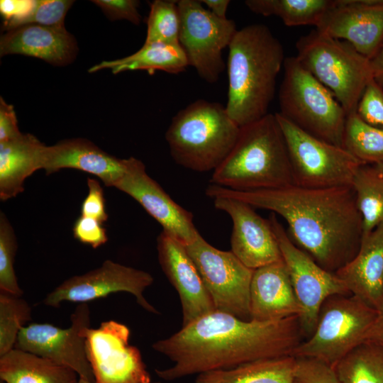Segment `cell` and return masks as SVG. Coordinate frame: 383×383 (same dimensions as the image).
Masks as SVG:
<instances>
[{
  "mask_svg": "<svg viewBox=\"0 0 383 383\" xmlns=\"http://www.w3.org/2000/svg\"><path fill=\"white\" fill-rule=\"evenodd\" d=\"M216 16L226 18V12L231 3L229 0H201Z\"/></svg>",
  "mask_w": 383,
  "mask_h": 383,
  "instance_id": "obj_43",
  "label": "cell"
},
{
  "mask_svg": "<svg viewBox=\"0 0 383 383\" xmlns=\"http://www.w3.org/2000/svg\"><path fill=\"white\" fill-rule=\"evenodd\" d=\"M88 193L81 205V215L93 218L104 223L108 219L104 190L99 182L87 179Z\"/></svg>",
  "mask_w": 383,
  "mask_h": 383,
  "instance_id": "obj_40",
  "label": "cell"
},
{
  "mask_svg": "<svg viewBox=\"0 0 383 383\" xmlns=\"http://www.w3.org/2000/svg\"><path fill=\"white\" fill-rule=\"evenodd\" d=\"M377 317L376 309L353 294L331 296L321 307L313 333L292 356L313 358L334 367L367 341Z\"/></svg>",
  "mask_w": 383,
  "mask_h": 383,
  "instance_id": "obj_8",
  "label": "cell"
},
{
  "mask_svg": "<svg viewBox=\"0 0 383 383\" xmlns=\"http://www.w3.org/2000/svg\"><path fill=\"white\" fill-rule=\"evenodd\" d=\"M152 282V276L147 272L106 260L95 270L66 279L50 292L43 302L48 306L59 307L63 301L87 303L126 292L133 294L146 311L158 313L143 296L144 290Z\"/></svg>",
  "mask_w": 383,
  "mask_h": 383,
  "instance_id": "obj_15",
  "label": "cell"
},
{
  "mask_svg": "<svg viewBox=\"0 0 383 383\" xmlns=\"http://www.w3.org/2000/svg\"><path fill=\"white\" fill-rule=\"evenodd\" d=\"M144 43L179 44L177 1L155 0L150 4Z\"/></svg>",
  "mask_w": 383,
  "mask_h": 383,
  "instance_id": "obj_33",
  "label": "cell"
},
{
  "mask_svg": "<svg viewBox=\"0 0 383 383\" xmlns=\"http://www.w3.org/2000/svg\"><path fill=\"white\" fill-rule=\"evenodd\" d=\"M295 365L292 355L259 360L199 374L194 383H292Z\"/></svg>",
  "mask_w": 383,
  "mask_h": 383,
  "instance_id": "obj_27",
  "label": "cell"
},
{
  "mask_svg": "<svg viewBox=\"0 0 383 383\" xmlns=\"http://www.w3.org/2000/svg\"><path fill=\"white\" fill-rule=\"evenodd\" d=\"M371 165H372L375 168V170L383 177V162Z\"/></svg>",
  "mask_w": 383,
  "mask_h": 383,
  "instance_id": "obj_45",
  "label": "cell"
},
{
  "mask_svg": "<svg viewBox=\"0 0 383 383\" xmlns=\"http://www.w3.org/2000/svg\"><path fill=\"white\" fill-rule=\"evenodd\" d=\"M250 307L251 320L257 321L300 316L302 309L283 259L254 270Z\"/></svg>",
  "mask_w": 383,
  "mask_h": 383,
  "instance_id": "obj_21",
  "label": "cell"
},
{
  "mask_svg": "<svg viewBox=\"0 0 383 383\" xmlns=\"http://www.w3.org/2000/svg\"><path fill=\"white\" fill-rule=\"evenodd\" d=\"M343 147L364 165L383 162V128L364 122L355 113L348 116Z\"/></svg>",
  "mask_w": 383,
  "mask_h": 383,
  "instance_id": "obj_31",
  "label": "cell"
},
{
  "mask_svg": "<svg viewBox=\"0 0 383 383\" xmlns=\"http://www.w3.org/2000/svg\"><path fill=\"white\" fill-rule=\"evenodd\" d=\"M128 158L120 159L83 138L63 140L45 146L42 169L51 174L62 169H75L93 174L106 187H115L123 176Z\"/></svg>",
  "mask_w": 383,
  "mask_h": 383,
  "instance_id": "obj_20",
  "label": "cell"
},
{
  "mask_svg": "<svg viewBox=\"0 0 383 383\" xmlns=\"http://www.w3.org/2000/svg\"><path fill=\"white\" fill-rule=\"evenodd\" d=\"M22 133L19 131L13 106L0 99V143L14 140Z\"/></svg>",
  "mask_w": 383,
  "mask_h": 383,
  "instance_id": "obj_41",
  "label": "cell"
},
{
  "mask_svg": "<svg viewBox=\"0 0 383 383\" xmlns=\"http://www.w3.org/2000/svg\"><path fill=\"white\" fill-rule=\"evenodd\" d=\"M188 66L187 56L179 44L152 43H144L137 52L125 57L102 61L91 67L89 72L110 69L113 74L132 70L179 74Z\"/></svg>",
  "mask_w": 383,
  "mask_h": 383,
  "instance_id": "obj_26",
  "label": "cell"
},
{
  "mask_svg": "<svg viewBox=\"0 0 383 383\" xmlns=\"http://www.w3.org/2000/svg\"><path fill=\"white\" fill-rule=\"evenodd\" d=\"M240 131L225 106L201 99L172 117L165 139L176 163L196 172H213L233 149Z\"/></svg>",
  "mask_w": 383,
  "mask_h": 383,
  "instance_id": "obj_5",
  "label": "cell"
},
{
  "mask_svg": "<svg viewBox=\"0 0 383 383\" xmlns=\"http://www.w3.org/2000/svg\"><path fill=\"white\" fill-rule=\"evenodd\" d=\"M206 194L212 199H235L280 216L292 242L329 272L335 273L359 250L362 219L353 185L312 189L293 184L238 192L210 184Z\"/></svg>",
  "mask_w": 383,
  "mask_h": 383,
  "instance_id": "obj_1",
  "label": "cell"
},
{
  "mask_svg": "<svg viewBox=\"0 0 383 383\" xmlns=\"http://www.w3.org/2000/svg\"><path fill=\"white\" fill-rule=\"evenodd\" d=\"M216 209L232 219L231 252L252 270L282 260L279 246L270 223L242 201L228 198L213 199Z\"/></svg>",
  "mask_w": 383,
  "mask_h": 383,
  "instance_id": "obj_18",
  "label": "cell"
},
{
  "mask_svg": "<svg viewBox=\"0 0 383 383\" xmlns=\"http://www.w3.org/2000/svg\"><path fill=\"white\" fill-rule=\"evenodd\" d=\"M45 145L30 133L0 143V199L6 201L24 190V182L42 169Z\"/></svg>",
  "mask_w": 383,
  "mask_h": 383,
  "instance_id": "obj_24",
  "label": "cell"
},
{
  "mask_svg": "<svg viewBox=\"0 0 383 383\" xmlns=\"http://www.w3.org/2000/svg\"><path fill=\"white\" fill-rule=\"evenodd\" d=\"M377 310V317L367 341L383 347V301Z\"/></svg>",
  "mask_w": 383,
  "mask_h": 383,
  "instance_id": "obj_42",
  "label": "cell"
},
{
  "mask_svg": "<svg viewBox=\"0 0 383 383\" xmlns=\"http://www.w3.org/2000/svg\"><path fill=\"white\" fill-rule=\"evenodd\" d=\"M160 267L177 290L182 308V327L216 311L213 300L185 246L162 231L157 238Z\"/></svg>",
  "mask_w": 383,
  "mask_h": 383,
  "instance_id": "obj_19",
  "label": "cell"
},
{
  "mask_svg": "<svg viewBox=\"0 0 383 383\" xmlns=\"http://www.w3.org/2000/svg\"><path fill=\"white\" fill-rule=\"evenodd\" d=\"M77 52V42L65 27L28 24L7 30L0 40L1 56L23 55L55 66L71 63Z\"/></svg>",
  "mask_w": 383,
  "mask_h": 383,
  "instance_id": "obj_22",
  "label": "cell"
},
{
  "mask_svg": "<svg viewBox=\"0 0 383 383\" xmlns=\"http://www.w3.org/2000/svg\"><path fill=\"white\" fill-rule=\"evenodd\" d=\"M333 369L342 383H383V347L366 341Z\"/></svg>",
  "mask_w": 383,
  "mask_h": 383,
  "instance_id": "obj_30",
  "label": "cell"
},
{
  "mask_svg": "<svg viewBox=\"0 0 383 383\" xmlns=\"http://www.w3.org/2000/svg\"><path fill=\"white\" fill-rule=\"evenodd\" d=\"M268 220L302 309L299 317L302 335L308 338L316 328L323 302L333 295L351 294L335 273L323 269L292 242L275 213Z\"/></svg>",
  "mask_w": 383,
  "mask_h": 383,
  "instance_id": "obj_12",
  "label": "cell"
},
{
  "mask_svg": "<svg viewBox=\"0 0 383 383\" xmlns=\"http://www.w3.org/2000/svg\"><path fill=\"white\" fill-rule=\"evenodd\" d=\"M363 235L383 224V177L371 165H362L353 182Z\"/></svg>",
  "mask_w": 383,
  "mask_h": 383,
  "instance_id": "obj_29",
  "label": "cell"
},
{
  "mask_svg": "<svg viewBox=\"0 0 383 383\" xmlns=\"http://www.w3.org/2000/svg\"><path fill=\"white\" fill-rule=\"evenodd\" d=\"M292 383H342L335 370L326 363L308 357H296Z\"/></svg>",
  "mask_w": 383,
  "mask_h": 383,
  "instance_id": "obj_37",
  "label": "cell"
},
{
  "mask_svg": "<svg viewBox=\"0 0 383 383\" xmlns=\"http://www.w3.org/2000/svg\"><path fill=\"white\" fill-rule=\"evenodd\" d=\"M290 160L294 184L322 189L352 185L362 164L343 147L313 136L275 113Z\"/></svg>",
  "mask_w": 383,
  "mask_h": 383,
  "instance_id": "obj_9",
  "label": "cell"
},
{
  "mask_svg": "<svg viewBox=\"0 0 383 383\" xmlns=\"http://www.w3.org/2000/svg\"><path fill=\"white\" fill-rule=\"evenodd\" d=\"M213 300L216 311L250 321V289L254 270L231 251L210 245L199 233L185 246Z\"/></svg>",
  "mask_w": 383,
  "mask_h": 383,
  "instance_id": "obj_11",
  "label": "cell"
},
{
  "mask_svg": "<svg viewBox=\"0 0 383 383\" xmlns=\"http://www.w3.org/2000/svg\"><path fill=\"white\" fill-rule=\"evenodd\" d=\"M71 325L62 328L50 323H32L23 326L14 348L49 360L73 370L80 379L94 382L87 359L83 331L90 327L87 303L79 304L70 316Z\"/></svg>",
  "mask_w": 383,
  "mask_h": 383,
  "instance_id": "obj_13",
  "label": "cell"
},
{
  "mask_svg": "<svg viewBox=\"0 0 383 383\" xmlns=\"http://www.w3.org/2000/svg\"><path fill=\"white\" fill-rule=\"evenodd\" d=\"M17 247L13 228L5 214L1 212L0 291L21 296L23 291L18 285L14 270Z\"/></svg>",
  "mask_w": 383,
  "mask_h": 383,
  "instance_id": "obj_34",
  "label": "cell"
},
{
  "mask_svg": "<svg viewBox=\"0 0 383 383\" xmlns=\"http://www.w3.org/2000/svg\"><path fill=\"white\" fill-rule=\"evenodd\" d=\"M73 2L70 0H35L32 9L13 28L28 24L65 27L66 14Z\"/></svg>",
  "mask_w": 383,
  "mask_h": 383,
  "instance_id": "obj_35",
  "label": "cell"
},
{
  "mask_svg": "<svg viewBox=\"0 0 383 383\" xmlns=\"http://www.w3.org/2000/svg\"><path fill=\"white\" fill-rule=\"evenodd\" d=\"M295 56L301 66L328 88L347 115L358 102L373 77L370 60L349 43L316 28L299 38Z\"/></svg>",
  "mask_w": 383,
  "mask_h": 383,
  "instance_id": "obj_6",
  "label": "cell"
},
{
  "mask_svg": "<svg viewBox=\"0 0 383 383\" xmlns=\"http://www.w3.org/2000/svg\"><path fill=\"white\" fill-rule=\"evenodd\" d=\"M31 312L21 296L0 291V356L14 348L21 329L32 319Z\"/></svg>",
  "mask_w": 383,
  "mask_h": 383,
  "instance_id": "obj_32",
  "label": "cell"
},
{
  "mask_svg": "<svg viewBox=\"0 0 383 383\" xmlns=\"http://www.w3.org/2000/svg\"><path fill=\"white\" fill-rule=\"evenodd\" d=\"M315 28L370 60L383 45V0H335Z\"/></svg>",
  "mask_w": 383,
  "mask_h": 383,
  "instance_id": "obj_17",
  "label": "cell"
},
{
  "mask_svg": "<svg viewBox=\"0 0 383 383\" xmlns=\"http://www.w3.org/2000/svg\"><path fill=\"white\" fill-rule=\"evenodd\" d=\"M285 58L282 43L266 25L250 24L236 31L228 46L225 106L240 127L269 113Z\"/></svg>",
  "mask_w": 383,
  "mask_h": 383,
  "instance_id": "obj_3",
  "label": "cell"
},
{
  "mask_svg": "<svg viewBox=\"0 0 383 383\" xmlns=\"http://www.w3.org/2000/svg\"><path fill=\"white\" fill-rule=\"evenodd\" d=\"M78 383H94V382H91L79 378Z\"/></svg>",
  "mask_w": 383,
  "mask_h": 383,
  "instance_id": "obj_46",
  "label": "cell"
},
{
  "mask_svg": "<svg viewBox=\"0 0 383 383\" xmlns=\"http://www.w3.org/2000/svg\"><path fill=\"white\" fill-rule=\"evenodd\" d=\"M0 379L6 383H78L72 369L13 348L0 356Z\"/></svg>",
  "mask_w": 383,
  "mask_h": 383,
  "instance_id": "obj_25",
  "label": "cell"
},
{
  "mask_svg": "<svg viewBox=\"0 0 383 383\" xmlns=\"http://www.w3.org/2000/svg\"><path fill=\"white\" fill-rule=\"evenodd\" d=\"M114 187L138 201L162 226L163 231L184 246L193 243L199 234L193 214L176 203L148 174L140 160L128 157L127 170Z\"/></svg>",
  "mask_w": 383,
  "mask_h": 383,
  "instance_id": "obj_16",
  "label": "cell"
},
{
  "mask_svg": "<svg viewBox=\"0 0 383 383\" xmlns=\"http://www.w3.org/2000/svg\"><path fill=\"white\" fill-rule=\"evenodd\" d=\"M373 77L383 85V45L377 54L370 60Z\"/></svg>",
  "mask_w": 383,
  "mask_h": 383,
  "instance_id": "obj_44",
  "label": "cell"
},
{
  "mask_svg": "<svg viewBox=\"0 0 383 383\" xmlns=\"http://www.w3.org/2000/svg\"><path fill=\"white\" fill-rule=\"evenodd\" d=\"M130 330L113 320L83 331L94 383H151L140 350L129 344Z\"/></svg>",
  "mask_w": 383,
  "mask_h": 383,
  "instance_id": "obj_14",
  "label": "cell"
},
{
  "mask_svg": "<svg viewBox=\"0 0 383 383\" xmlns=\"http://www.w3.org/2000/svg\"><path fill=\"white\" fill-rule=\"evenodd\" d=\"M283 68L277 113L309 134L343 147L348 115L340 102L295 56L286 57Z\"/></svg>",
  "mask_w": 383,
  "mask_h": 383,
  "instance_id": "obj_7",
  "label": "cell"
},
{
  "mask_svg": "<svg viewBox=\"0 0 383 383\" xmlns=\"http://www.w3.org/2000/svg\"><path fill=\"white\" fill-rule=\"evenodd\" d=\"M335 0H246L252 12L263 16H275L287 26L316 27Z\"/></svg>",
  "mask_w": 383,
  "mask_h": 383,
  "instance_id": "obj_28",
  "label": "cell"
},
{
  "mask_svg": "<svg viewBox=\"0 0 383 383\" xmlns=\"http://www.w3.org/2000/svg\"><path fill=\"white\" fill-rule=\"evenodd\" d=\"M351 294L377 309L383 301V224L362 236L356 255L335 272Z\"/></svg>",
  "mask_w": 383,
  "mask_h": 383,
  "instance_id": "obj_23",
  "label": "cell"
},
{
  "mask_svg": "<svg viewBox=\"0 0 383 383\" xmlns=\"http://www.w3.org/2000/svg\"><path fill=\"white\" fill-rule=\"evenodd\" d=\"M0 383H6V382H4L2 381V380H0Z\"/></svg>",
  "mask_w": 383,
  "mask_h": 383,
  "instance_id": "obj_47",
  "label": "cell"
},
{
  "mask_svg": "<svg viewBox=\"0 0 383 383\" xmlns=\"http://www.w3.org/2000/svg\"><path fill=\"white\" fill-rule=\"evenodd\" d=\"M210 183L238 192L294 184L285 139L275 113L240 127L235 145L213 172Z\"/></svg>",
  "mask_w": 383,
  "mask_h": 383,
  "instance_id": "obj_4",
  "label": "cell"
},
{
  "mask_svg": "<svg viewBox=\"0 0 383 383\" xmlns=\"http://www.w3.org/2000/svg\"><path fill=\"white\" fill-rule=\"evenodd\" d=\"M356 113L366 123L383 128V85L374 78L367 84L358 102Z\"/></svg>",
  "mask_w": 383,
  "mask_h": 383,
  "instance_id": "obj_36",
  "label": "cell"
},
{
  "mask_svg": "<svg viewBox=\"0 0 383 383\" xmlns=\"http://www.w3.org/2000/svg\"><path fill=\"white\" fill-rule=\"evenodd\" d=\"M299 316L271 321H244L215 311L183 326L152 348L174 365L156 374L167 381L292 355L302 342Z\"/></svg>",
  "mask_w": 383,
  "mask_h": 383,
  "instance_id": "obj_2",
  "label": "cell"
},
{
  "mask_svg": "<svg viewBox=\"0 0 383 383\" xmlns=\"http://www.w3.org/2000/svg\"><path fill=\"white\" fill-rule=\"evenodd\" d=\"M152 383H160L159 382H152Z\"/></svg>",
  "mask_w": 383,
  "mask_h": 383,
  "instance_id": "obj_48",
  "label": "cell"
},
{
  "mask_svg": "<svg viewBox=\"0 0 383 383\" xmlns=\"http://www.w3.org/2000/svg\"><path fill=\"white\" fill-rule=\"evenodd\" d=\"M199 0H179V43L198 75L216 83L225 69L223 50L238 30L234 21L216 16Z\"/></svg>",
  "mask_w": 383,
  "mask_h": 383,
  "instance_id": "obj_10",
  "label": "cell"
},
{
  "mask_svg": "<svg viewBox=\"0 0 383 383\" xmlns=\"http://www.w3.org/2000/svg\"><path fill=\"white\" fill-rule=\"evenodd\" d=\"M72 232L79 242L93 248L104 245L108 240L106 230L102 223L82 215L74 221Z\"/></svg>",
  "mask_w": 383,
  "mask_h": 383,
  "instance_id": "obj_38",
  "label": "cell"
},
{
  "mask_svg": "<svg viewBox=\"0 0 383 383\" xmlns=\"http://www.w3.org/2000/svg\"><path fill=\"white\" fill-rule=\"evenodd\" d=\"M96 4L111 21L127 20L139 25L142 17L138 11L140 2L136 0H94Z\"/></svg>",
  "mask_w": 383,
  "mask_h": 383,
  "instance_id": "obj_39",
  "label": "cell"
}]
</instances>
